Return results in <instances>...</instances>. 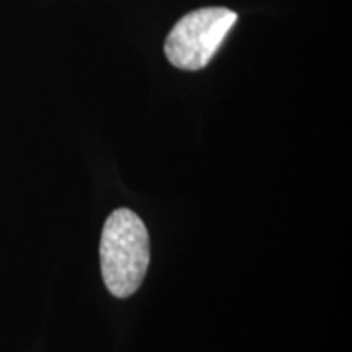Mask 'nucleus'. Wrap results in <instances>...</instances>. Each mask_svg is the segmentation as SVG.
Listing matches in <instances>:
<instances>
[{
    "label": "nucleus",
    "instance_id": "2",
    "mask_svg": "<svg viewBox=\"0 0 352 352\" xmlns=\"http://www.w3.org/2000/svg\"><path fill=\"white\" fill-rule=\"evenodd\" d=\"M235 12L228 8H201L184 15L165 41V54L176 69H204L215 56L227 33L235 25Z\"/></svg>",
    "mask_w": 352,
    "mask_h": 352
},
{
    "label": "nucleus",
    "instance_id": "1",
    "mask_svg": "<svg viewBox=\"0 0 352 352\" xmlns=\"http://www.w3.org/2000/svg\"><path fill=\"white\" fill-rule=\"evenodd\" d=\"M100 261L111 296L126 298L138 292L151 261L148 232L138 214L129 209L109 214L101 232Z\"/></svg>",
    "mask_w": 352,
    "mask_h": 352
}]
</instances>
